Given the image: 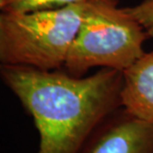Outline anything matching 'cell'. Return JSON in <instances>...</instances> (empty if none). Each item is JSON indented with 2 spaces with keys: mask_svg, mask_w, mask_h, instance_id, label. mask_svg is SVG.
<instances>
[{
  "mask_svg": "<svg viewBox=\"0 0 153 153\" xmlns=\"http://www.w3.org/2000/svg\"><path fill=\"white\" fill-rule=\"evenodd\" d=\"M0 77L34 120L38 153H79L96 128L122 107L123 71L112 68L82 77L0 64Z\"/></svg>",
  "mask_w": 153,
  "mask_h": 153,
  "instance_id": "obj_1",
  "label": "cell"
},
{
  "mask_svg": "<svg viewBox=\"0 0 153 153\" xmlns=\"http://www.w3.org/2000/svg\"><path fill=\"white\" fill-rule=\"evenodd\" d=\"M86 1L24 14L0 12V64L42 70L63 67Z\"/></svg>",
  "mask_w": 153,
  "mask_h": 153,
  "instance_id": "obj_2",
  "label": "cell"
},
{
  "mask_svg": "<svg viewBox=\"0 0 153 153\" xmlns=\"http://www.w3.org/2000/svg\"><path fill=\"white\" fill-rule=\"evenodd\" d=\"M142 26L117 0H87L82 24L63 64L67 73L82 76L93 67L123 71L144 53Z\"/></svg>",
  "mask_w": 153,
  "mask_h": 153,
  "instance_id": "obj_3",
  "label": "cell"
},
{
  "mask_svg": "<svg viewBox=\"0 0 153 153\" xmlns=\"http://www.w3.org/2000/svg\"><path fill=\"white\" fill-rule=\"evenodd\" d=\"M79 153H153V122L123 109L101 123Z\"/></svg>",
  "mask_w": 153,
  "mask_h": 153,
  "instance_id": "obj_4",
  "label": "cell"
},
{
  "mask_svg": "<svg viewBox=\"0 0 153 153\" xmlns=\"http://www.w3.org/2000/svg\"><path fill=\"white\" fill-rule=\"evenodd\" d=\"M120 100L123 109L131 116L153 122V51L123 71Z\"/></svg>",
  "mask_w": 153,
  "mask_h": 153,
  "instance_id": "obj_5",
  "label": "cell"
},
{
  "mask_svg": "<svg viewBox=\"0 0 153 153\" xmlns=\"http://www.w3.org/2000/svg\"><path fill=\"white\" fill-rule=\"evenodd\" d=\"M85 0H0V12L24 13L53 10Z\"/></svg>",
  "mask_w": 153,
  "mask_h": 153,
  "instance_id": "obj_6",
  "label": "cell"
},
{
  "mask_svg": "<svg viewBox=\"0 0 153 153\" xmlns=\"http://www.w3.org/2000/svg\"><path fill=\"white\" fill-rule=\"evenodd\" d=\"M123 8L142 26L147 38L153 39V0H142L138 4Z\"/></svg>",
  "mask_w": 153,
  "mask_h": 153,
  "instance_id": "obj_7",
  "label": "cell"
}]
</instances>
